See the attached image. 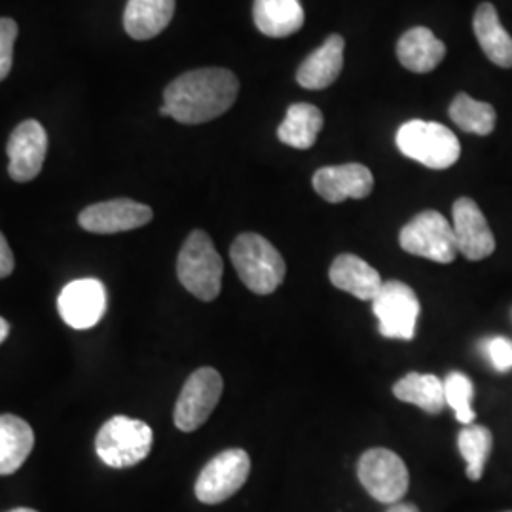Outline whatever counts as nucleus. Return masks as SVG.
Listing matches in <instances>:
<instances>
[{"instance_id":"nucleus-25","label":"nucleus","mask_w":512,"mask_h":512,"mask_svg":"<svg viewBox=\"0 0 512 512\" xmlns=\"http://www.w3.org/2000/svg\"><path fill=\"white\" fill-rule=\"evenodd\" d=\"M450 118L452 122L465 133L475 135H490L495 128L497 114L490 103L476 101L467 93H459L458 97L450 105Z\"/></svg>"},{"instance_id":"nucleus-28","label":"nucleus","mask_w":512,"mask_h":512,"mask_svg":"<svg viewBox=\"0 0 512 512\" xmlns=\"http://www.w3.org/2000/svg\"><path fill=\"white\" fill-rule=\"evenodd\" d=\"M16 38L18 23L14 19L0 18V82L12 71Z\"/></svg>"},{"instance_id":"nucleus-30","label":"nucleus","mask_w":512,"mask_h":512,"mask_svg":"<svg viewBox=\"0 0 512 512\" xmlns=\"http://www.w3.org/2000/svg\"><path fill=\"white\" fill-rule=\"evenodd\" d=\"M14 268H16L14 253H12L8 241L4 238V234L0 232V279H4V277L12 274Z\"/></svg>"},{"instance_id":"nucleus-31","label":"nucleus","mask_w":512,"mask_h":512,"mask_svg":"<svg viewBox=\"0 0 512 512\" xmlns=\"http://www.w3.org/2000/svg\"><path fill=\"white\" fill-rule=\"evenodd\" d=\"M387 512H421L416 505H412V503H395V505H391Z\"/></svg>"},{"instance_id":"nucleus-17","label":"nucleus","mask_w":512,"mask_h":512,"mask_svg":"<svg viewBox=\"0 0 512 512\" xmlns=\"http://www.w3.org/2000/svg\"><path fill=\"white\" fill-rule=\"evenodd\" d=\"M330 283L344 291L353 294L359 300H374V296L382 287V275L378 274L376 268H372L366 260L357 255L336 256L330 264Z\"/></svg>"},{"instance_id":"nucleus-22","label":"nucleus","mask_w":512,"mask_h":512,"mask_svg":"<svg viewBox=\"0 0 512 512\" xmlns=\"http://www.w3.org/2000/svg\"><path fill=\"white\" fill-rule=\"evenodd\" d=\"M173 14L175 0H128L124 29L135 40H150L164 31Z\"/></svg>"},{"instance_id":"nucleus-23","label":"nucleus","mask_w":512,"mask_h":512,"mask_svg":"<svg viewBox=\"0 0 512 512\" xmlns=\"http://www.w3.org/2000/svg\"><path fill=\"white\" fill-rule=\"evenodd\" d=\"M323 129V112L310 103H294L277 128V139L287 147L308 150Z\"/></svg>"},{"instance_id":"nucleus-11","label":"nucleus","mask_w":512,"mask_h":512,"mask_svg":"<svg viewBox=\"0 0 512 512\" xmlns=\"http://www.w3.org/2000/svg\"><path fill=\"white\" fill-rule=\"evenodd\" d=\"M57 310L71 329H92L107 311V289L99 279H76L59 294Z\"/></svg>"},{"instance_id":"nucleus-9","label":"nucleus","mask_w":512,"mask_h":512,"mask_svg":"<svg viewBox=\"0 0 512 512\" xmlns=\"http://www.w3.org/2000/svg\"><path fill=\"white\" fill-rule=\"evenodd\" d=\"M251 473V458L241 448L217 454L202 469L196 480V497L203 505H219L238 494Z\"/></svg>"},{"instance_id":"nucleus-4","label":"nucleus","mask_w":512,"mask_h":512,"mask_svg":"<svg viewBox=\"0 0 512 512\" xmlns=\"http://www.w3.org/2000/svg\"><path fill=\"white\" fill-rule=\"evenodd\" d=\"M152 442L154 433L148 423L128 416H114L99 429L95 452L112 469H128L148 458Z\"/></svg>"},{"instance_id":"nucleus-18","label":"nucleus","mask_w":512,"mask_h":512,"mask_svg":"<svg viewBox=\"0 0 512 512\" xmlns=\"http://www.w3.org/2000/svg\"><path fill=\"white\" fill-rule=\"evenodd\" d=\"M446 55L444 42L427 27H414L406 31L397 42V57L404 69L425 74L435 71Z\"/></svg>"},{"instance_id":"nucleus-33","label":"nucleus","mask_w":512,"mask_h":512,"mask_svg":"<svg viewBox=\"0 0 512 512\" xmlns=\"http://www.w3.org/2000/svg\"><path fill=\"white\" fill-rule=\"evenodd\" d=\"M10 512H38V511H33V509H27V507H19V509H14V511H10Z\"/></svg>"},{"instance_id":"nucleus-15","label":"nucleus","mask_w":512,"mask_h":512,"mask_svg":"<svg viewBox=\"0 0 512 512\" xmlns=\"http://www.w3.org/2000/svg\"><path fill=\"white\" fill-rule=\"evenodd\" d=\"M313 188L329 203L363 200L374 188V175L363 164L329 165L315 171Z\"/></svg>"},{"instance_id":"nucleus-12","label":"nucleus","mask_w":512,"mask_h":512,"mask_svg":"<svg viewBox=\"0 0 512 512\" xmlns=\"http://www.w3.org/2000/svg\"><path fill=\"white\" fill-rule=\"evenodd\" d=\"M48 152V133L37 120H25L8 139V173L16 183L37 179Z\"/></svg>"},{"instance_id":"nucleus-6","label":"nucleus","mask_w":512,"mask_h":512,"mask_svg":"<svg viewBox=\"0 0 512 512\" xmlns=\"http://www.w3.org/2000/svg\"><path fill=\"white\" fill-rule=\"evenodd\" d=\"M403 251L439 264H450L458 256V243L452 224L439 211H423L410 220L401 234Z\"/></svg>"},{"instance_id":"nucleus-1","label":"nucleus","mask_w":512,"mask_h":512,"mask_svg":"<svg viewBox=\"0 0 512 512\" xmlns=\"http://www.w3.org/2000/svg\"><path fill=\"white\" fill-rule=\"evenodd\" d=\"M239 80L228 69H196L175 78L164 92V105L173 120L186 126L211 122L232 109Z\"/></svg>"},{"instance_id":"nucleus-32","label":"nucleus","mask_w":512,"mask_h":512,"mask_svg":"<svg viewBox=\"0 0 512 512\" xmlns=\"http://www.w3.org/2000/svg\"><path fill=\"white\" fill-rule=\"evenodd\" d=\"M8 334H10V323L4 317H0V344L8 338Z\"/></svg>"},{"instance_id":"nucleus-2","label":"nucleus","mask_w":512,"mask_h":512,"mask_svg":"<svg viewBox=\"0 0 512 512\" xmlns=\"http://www.w3.org/2000/svg\"><path fill=\"white\" fill-rule=\"evenodd\" d=\"M230 258L243 285L255 294L275 293L285 281L287 264L283 256L260 234L245 232L234 239Z\"/></svg>"},{"instance_id":"nucleus-29","label":"nucleus","mask_w":512,"mask_h":512,"mask_svg":"<svg viewBox=\"0 0 512 512\" xmlns=\"http://www.w3.org/2000/svg\"><path fill=\"white\" fill-rule=\"evenodd\" d=\"M484 353L497 372L512 370V342L503 336H494L482 342Z\"/></svg>"},{"instance_id":"nucleus-8","label":"nucleus","mask_w":512,"mask_h":512,"mask_svg":"<svg viewBox=\"0 0 512 512\" xmlns=\"http://www.w3.org/2000/svg\"><path fill=\"white\" fill-rule=\"evenodd\" d=\"M380 332L385 338L412 340L420 317V300L403 281H385L372 300Z\"/></svg>"},{"instance_id":"nucleus-13","label":"nucleus","mask_w":512,"mask_h":512,"mask_svg":"<svg viewBox=\"0 0 512 512\" xmlns=\"http://www.w3.org/2000/svg\"><path fill=\"white\" fill-rule=\"evenodd\" d=\"M154 217L145 203L128 198L93 203L78 215V224L92 234H120L148 224Z\"/></svg>"},{"instance_id":"nucleus-19","label":"nucleus","mask_w":512,"mask_h":512,"mask_svg":"<svg viewBox=\"0 0 512 512\" xmlns=\"http://www.w3.org/2000/svg\"><path fill=\"white\" fill-rule=\"evenodd\" d=\"M253 18L262 35L285 38L302 29L306 14L300 0H255Z\"/></svg>"},{"instance_id":"nucleus-35","label":"nucleus","mask_w":512,"mask_h":512,"mask_svg":"<svg viewBox=\"0 0 512 512\" xmlns=\"http://www.w3.org/2000/svg\"><path fill=\"white\" fill-rule=\"evenodd\" d=\"M509 512H512V511H509Z\"/></svg>"},{"instance_id":"nucleus-3","label":"nucleus","mask_w":512,"mask_h":512,"mask_svg":"<svg viewBox=\"0 0 512 512\" xmlns=\"http://www.w3.org/2000/svg\"><path fill=\"white\" fill-rule=\"evenodd\" d=\"M224 262L213 239L203 230H194L177 258V277L184 289L203 302H213L222 289Z\"/></svg>"},{"instance_id":"nucleus-26","label":"nucleus","mask_w":512,"mask_h":512,"mask_svg":"<svg viewBox=\"0 0 512 512\" xmlns=\"http://www.w3.org/2000/svg\"><path fill=\"white\" fill-rule=\"evenodd\" d=\"M494 437L492 431L484 425H465L458 435L459 454L467 463V476L469 480H480L484 475V465L492 454Z\"/></svg>"},{"instance_id":"nucleus-27","label":"nucleus","mask_w":512,"mask_h":512,"mask_svg":"<svg viewBox=\"0 0 512 512\" xmlns=\"http://www.w3.org/2000/svg\"><path fill=\"white\" fill-rule=\"evenodd\" d=\"M444 399L446 404L454 410L456 420L463 425H471L476 418L473 408V397H475V385L471 378L463 372H450L444 380Z\"/></svg>"},{"instance_id":"nucleus-14","label":"nucleus","mask_w":512,"mask_h":512,"mask_svg":"<svg viewBox=\"0 0 512 512\" xmlns=\"http://www.w3.org/2000/svg\"><path fill=\"white\" fill-rule=\"evenodd\" d=\"M454 234L458 251L467 260H484L494 255L495 238L488 220L480 211L478 203L471 198H459L452 207Z\"/></svg>"},{"instance_id":"nucleus-20","label":"nucleus","mask_w":512,"mask_h":512,"mask_svg":"<svg viewBox=\"0 0 512 512\" xmlns=\"http://www.w3.org/2000/svg\"><path fill=\"white\" fill-rule=\"evenodd\" d=\"M35 446L33 427L14 414L0 416V476L14 475Z\"/></svg>"},{"instance_id":"nucleus-24","label":"nucleus","mask_w":512,"mask_h":512,"mask_svg":"<svg viewBox=\"0 0 512 512\" xmlns=\"http://www.w3.org/2000/svg\"><path fill=\"white\" fill-rule=\"evenodd\" d=\"M393 395L403 403L416 404L427 414H439L446 406L444 384L435 374L410 372L393 385Z\"/></svg>"},{"instance_id":"nucleus-16","label":"nucleus","mask_w":512,"mask_h":512,"mask_svg":"<svg viewBox=\"0 0 512 512\" xmlns=\"http://www.w3.org/2000/svg\"><path fill=\"white\" fill-rule=\"evenodd\" d=\"M344 38L330 35L296 71V82L306 90H325L338 80L344 69Z\"/></svg>"},{"instance_id":"nucleus-34","label":"nucleus","mask_w":512,"mask_h":512,"mask_svg":"<svg viewBox=\"0 0 512 512\" xmlns=\"http://www.w3.org/2000/svg\"><path fill=\"white\" fill-rule=\"evenodd\" d=\"M160 114H162V116H169V112H167V107H165V105L160 107Z\"/></svg>"},{"instance_id":"nucleus-10","label":"nucleus","mask_w":512,"mask_h":512,"mask_svg":"<svg viewBox=\"0 0 512 512\" xmlns=\"http://www.w3.org/2000/svg\"><path fill=\"white\" fill-rule=\"evenodd\" d=\"M224 382L222 376L211 366H202L190 374L184 382L183 391L175 404L173 420L177 429L192 433L200 429L213 410L217 408L222 397Z\"/></svg>"},{"instance_id":"nucleus-7","label":"nucleus","mask_w":512,"mask_h":512,"mask_svg":"<svg viewBox=\"0 0 512 512\" xmlns=\"http://www.w3.org/2000/svg\"><path fill=\"white\" fill-rule=\"evenodd\" d=\"M357 475L366 492L387 505L399 503L410 486V475L403 458L387 448L366 450L359 459Z\"/></svg>"},{"instance_id":"nucleus-5","label":"nucleus","mask_w":512,"mask_h":512,"mask_svg":"<svg viewBox=\"0 0 512 512\" xmlns=\"http://www.w3.org/2000/svg\"><path fill=\"white\" fill-rule=\"evenodd\" d=\"M395 141L406 158L429 169H448L461 156L456 133L437 122L410 120L399 128Z\"/></svg>"},{"instance_id":"nucleus-21","label":"nucleus","mask_w":512,"mask_h":512,"mask_svg":"<svg viewBox=\"0 0 512 512\" xmlns=\"http://www.w3.org/2000/svg\"><path fill=\"white\" fill-rule=\"evenodd\" d=\"M473 29L486 57L503 69H511L512 37L501 25L494 4L484 2L476 8Z\"/></svg>"}]
</instances>
